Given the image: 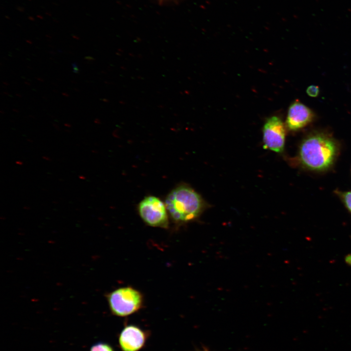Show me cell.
<instances>
[{"mask_svg": "<svg viewBox=\"0 0 351 351\" xmlns=\"http://www.w3.org/2000/svg\"><path fill=\"white\" fill-rule=\"evenodd\" d=\"M109 309L115 315L124 317L139 310L144 298L137 290L130 286L116 289L106 294Z\"/></svg>", "mask_w": 351, "mask_h": 351, "instance_id": "3957f363", "label": "cell"}, {"mask_svg": "<svg viewBox=\"0 0 351 351\" xmlns=\"http://www.w3.org/2000/svg\"><path fill=\"white\" fill-rule=\"evenodd\" d=\"M76 91H79L78 89H74Z\"/></svg>", "mask_w": 351, "mask_h": 351, "instance_id": "44dd1931", "label": "cell"}, {"mask_svg": "<svg viewBox=\"0 0 351 351\" xmlns=\"http://www.w3.org/2000/svg\"><path fill=\"white\" fill-rule=\"evenodd\" d=\"M285 129L282 120L277 116L269 118L263 127L264 148L276 153L283 151Z\"/></svg>", "mask_w": 351, "mask_h": 351, "instance_id": "5b68a950", "label": "cell"}, {"mask_svg": "<svg viewBox=\"0 0 351 351\" xmlns=\"http://www.w3.org/2000/svg\"><path fill=\"white\" fill-rule=\"evenodd\" d=\"M73 72L75 73H79V69L78 66V64L76 62H74L72 64Z\"/></svg>", "mask_w": 351, "mask_h": 351, "instance_id": "8fae6325", "label": "cell"}, {"mask_svg": "<svg viewBox=\"0 0 351 351\" xmlns=\"http://www.w3.org/2000/svg\"><path fill=\"white\" fill-rule=\"evenodd\" d=\"M37 79H38L39 80H40V81H44V80H43V79H41L40 78H37Z\"/></svg>", "mask_w": 351, "mask_h": 351, "instance_id": "ac0fdd59", "label": "cell"}, {"mask_svg": "<svg viewBox=\"0 0 351 351\" xmlns=\"http://www.w3.org/2000/svg\"><path fill=\"white\" fill-rule=\"evenodd\" d=\"M64 125H65V126H66V127H71V125H70V124H68V123H65V124H64Z\"/></svg>", "mask_w": 351, "mask_h": 351, "instance_id": "5bb4252c", "label": "cell"}, {"mask_svg": "<svg viewBox=\"0 0 351 351\" xmlns=\"http://www.w3.org/2000/svg\"><path fill=\"white\" fill-rule=\"evenodd\" d=\"M62 95H63V96H66V97H69V95L67 94V93H62Z\"/></svg>", "mask_w": 351, "mask_h": 351, "instance_id": "2e32d148", "label": "cell"}, {"mask_svg": "<svg viewBox=\"0 0 351 351\" xmlns=\"http://www.w3.org/2000/svg\"><path fill=\"white\" fill-rule=\"evenodd\" d=\"M145 332L136 326L130 325L121 331L118 343L122 351H138L145 343Z\"/></svg>", "mask_w": 351, "mask_h": 351, "instance_id": "8992f818", "label": "cell"}, {"mask_svg": "<svg viewBox=\"0 0 351 351\" xmlns=\"http://www.w3.org/2000/svg\"><path fill=\"white\" fill-rule=\"evenodd\" d=\"M164 203L169 216L177 224L189 222L197 218L205 207L200 195L183 183L178 185L168 193Z\"/></svg>", "mask_w": 351, "mask_h": 351, "instance_id": "6da1fadb", "label": "cell"}, {"mask_svg": "<svg viewBox=\"0 0 351 351\" xmlns=\"http://www.w3.org/2000/svg\"><path fill=\"white\" fill-rule=\"evenodd\" d=\"M90 351H114V350L107 343L98 342L92 346Z\"/></svg>", "mask_w": 351, "mask_h": 351, "instance_id": "ba28073f", "label": "cell"}, {"mask_svg": "<svg viewBox=\"0 0 351 351\" xmlns=\"http://www.w3.org/2000/svg\"><path fill=\"white\" fill-rule=\"evenodd\" d=\"M53 125L57 130H59V127L55 124H53Z\"/></svg>", "mask_w": 351, "mask_h": 351, "instance_id": "9a60e30c", "label": "cell"}, {"mask_svg": "<svg viewBox=\"0 0 351 351\" xmlns=\"http://www.w3.org/2000/svg\"><path fill=\"white\" fill-rule=\"evenodd\" d=\"M85 59H86V60H88L89 61H91V60L94 59V58H93L92 57H91L90 56H87V57H85Z\"/></svg>", "mask_w": 351, "mask_h": 351, "instance_id": "4fadbf2b", "label": "cell"}, {"mask_svg": "<svg viewBox=\"0 0 351 351\" xmlns=\"http://www.w3.org/2000/svg\"><path fill=\"white\" fill-rule=\"evenodd\" d=\"M343 199L347 207L351 212V192L344 194Z\"/></svg>", "mask_w": 351, "mask_h": 351, "instance_id": "30bf717a", "label": "cell"}, {"mask_svg": "<svg viewBox=\"0 0 351 351\" xmlns=\"http://www.w3.org/2000/svg\"><path fill=\"white\" fill-rule=\"evenodd\" d=\"M201 351H209L206 348H204L203 350Z\"/></svg>", "mask_w": 351, "mask_h": 351, "instance_id": "d6986e66", "label": "cell"}, {"mask_svg": "<svg viewBox=\"0 0 351 351\" xmlns=\"http://www.w3.org/2000/svg\"><path fill=\"white\" fill-rule=\"evenodd\" d=\"M306 92L309 96L316 97L319 94V89L317 86L311 85L307 89Z\"/></svg>", "mask_w": 351, "mask_h": 351, "instance_id": "9c48e42d", "label": "cell"}, {"mask_svg": "<svg viewBox=\"0 0 351 351\" xmlns=\"http://www.w3.org/2000/svg\"><path fill=\"white\" fill-rule=\"evenodd\" d=\"M43 158L44 159H46V160H50V159L48 157H45V156H43Z\"/></svg>", "mask_w": 351, "mask_h": 351, "instance_id": "e0dca14e", "label": "cell"}, {"mask_svg": "<svg viewBox=\"0 0 351 351\" xmlns=\"http://www.w3.org/2000/svg\"><path fill=\"white\" fill-rule=\"evenodd\" d=\"M313 116L309 108L296 100L289 107L286 121L287 126L290 130H298L309 123Z\"/></svg>", "mask_w": 351, "mask_h": 351, "instance_id": "52a82bcc", "label": "cell"}, {"mask_svg": "<svg viewBox=\"0 0 351 351\" xmlns=\"http://www.w3.org/2000/svg\"><path fill=\"white\" fill-rule=\"evenodd\" d=\"M137 211L147 225L163 229L168 227V211L165 203L158 197L153 195L144 197L138 203Z\"/></svg>", "mask_w": 351, "mask_h": 351, "instance_id": "277c9868", "label": "cell"}, {"mask_svg": "<svg viewBox=\"0 0 351 351\" xmlns=\"http://www.w3.org/2000/svg\"><path fill=\"white\" fill-rule=\"evenodd\" d=\"M16 95L18 96H19V97H21V96L20 94H17Z\"/></svg>", "mask_w": 351, "mask_h": 351, "instance_id": "ffe728a7", "label": "cell"}, {"mask_svg": "<svg viewBox=\"0 0 351 351\" xmlns=\"http://www.w3.org/2000/svg\"><path fill=\"white\" fill-rule=\"evenodd\" d=\"M346 261L348 263H350V264H351V255L347 256V257L346 258Z\"/></svg>", "mask_w": 351, "mask_h": 351, "instance_id": "7c38bea8", "label": "cell"}, {"mask_svg": "<svg viewBox=\"0 0 351 351\" xmlns=\"http://www.w3.org/2000/svg\"><path fill=\"white\" fill-rule=\"evenodd\" d=\"M336 152L335 143L331 138L316 134L303 141L299 156L301 161L307 167L314 170H323L332 164Z\"/></svg>", "mask_w": 351, "mask_h": 351, "instance_id": "7a4b0ae2", "label": "cell"}]
</instances>
